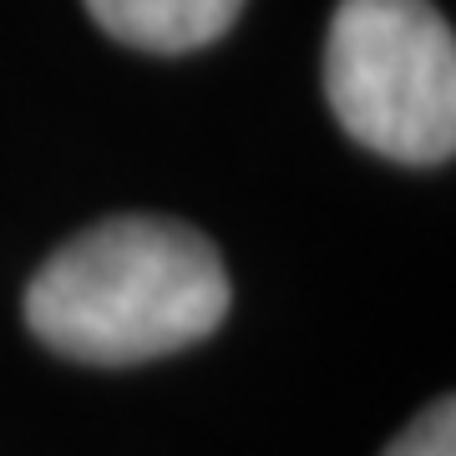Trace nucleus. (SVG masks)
Listing matches in <instances>:
<instances>
[{
    "label": "nucleus",
    "instance_id": "nucleus-1",
    "mask_svg": "<svg viewBox=\"0 0 456 456\" xmlns=\"http://www.w3.org/2000/svg\"><path fill=\"white\" fill-rule=\"evenodd\" d=\"M228 274L218 248L173 218H107L41 264L26 320L56 355L137 365L188 350L224 325Z\"/></svg>",
    "mask_w": 456,
    "mask_h": 456
},
{
    "label": "nucleus",
    "instance_id": "nucleus-2",
    "mask_svg": "<svg viewBox=\"0 0 456 456\" xmlns=\"http://www.w3.org/2000/svg\"><path fill=\"white\" fill-rule=\"evenodd\" d=\"M325 92L360 147L411 167L456 152V41L431 0H340Z\"/></svg>",
    "mask_w": 456,
    "mask_h": 456
},
{
    "label": "nucleus",
    "instance_id": "nucleus-3",
    "mask_svg": "<svg viewBox=\"0 0 456 456\" xmlns=\"http://www.w3.org/2000/svg\"><path fill=\"white\" fill-rule=\"evenodd\" d=\"M86 11L107 36L137 51H198L239 20L244 0H86Z\"/></svg>",
    "mask_w": 456,
    "mask_h": 456
},
{
    "label": "nucleus",
    "instance_id": "nucleus-4",
    "mask_svg": "<svg viewBox=\"0 0 456 456\" xmlns=\"http://www.w3.org/2000/svg\"><path fill=\"white\" fill-rule=\"evenodd\" d=\"M380 456H456V406L452 401L426 406Z\"/></svg>",
    "mask_w": 456,
    "mask_h": 456
}]
</instances>
